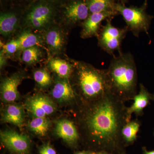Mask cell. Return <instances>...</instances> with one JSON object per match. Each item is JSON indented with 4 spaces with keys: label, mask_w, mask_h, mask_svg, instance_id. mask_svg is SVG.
Wrapping results in <instances>:
<instances>
[{
    "label": "cell",
    "mask_w": 154,
    "mask_h": 154,
    "mask_svg": "<svg viewBox=\"0 0 154 154\" xmlns=\"http://www.w3.org/2000/svg\"><path fill=\"white\" fill-rule=\"evenodd\" d=\"M110 93L124 103L137 94V73L133 56L130 53L113 57L106 69Z\"/></svg>",
    "instance_id": "obj_3"
},
{
    "label": "cell",
    "mask_w": 154,
    "mask_h": 154,
    "mask_svg": "<svg viewBox=\"0 0 154 154\" xmlns=\"http://www.w3.org/2000/svg\"><path fill=\"white\" fill-rule=\"evenodd\" d=\"M0 66H1V69H2L3 67L5 66L6 63V59H7V56L4 53L2 49L1 50V53H0Z\"/></svg>",
    "instance_id": "obj_28"
},
{
    "label": "cell",
    "mask_w": 154,
    "mask_h": 154,
    "mask_svg": "<svg viewBox=\"0 0 154 154\" xmlns=\"http://www.w3.org/2000/svg\"><path fill=\"white\" fill-rule=\"evenodd\" d=\"M57 8L45 0H36L28 5L22 17L25 28L44 33L54 24Z\"/></svg>",
    "instance_id": "obj_4"
},
{
    "label": "cell",
    "mask_w": 154,
    "mask_h": 154,
    "mask_svg": "<svg viewBox=\"0 0 154 154\" xmlns=\"http://www.w3.org/2000/svg\"><path fill=\"white\" fill-rule=\"evenodd\" d=\"M25 107L19 104H8L2 112V120L3 122L11 123L21 128L25 121Z\"/></svg>",
    "instance_id": "obj_16"
},
{
    "label": "cell",
    "mask_w": 154,
    "mask_h": 154,
    "mask_svg": "<svg viewBox=\"0 0 154 154\" xmlns=\"http://www.w3.org/2000/svg\"><path fill=\"white\" fill-rule=\"evenodd\" d=\"M92 154H111L110 153L108 152L105 151H99L97 152H93Z\"/></svg>",
    "instance_id": "obj_31"
},
{
    "label": "cell",
    "mask_w": 154,
    "mask_h": 154,
    "mask_svg": "<svg viewBox=\"0 0 154 154\" xmlns=\"http://www.w3.org/2000/svg\"><path fill=\"white\" fill-rule=\"evenodd\" d=\"M20 1L22 2L28 3V5H29L33 3V2H35L36 0H20Z\"/></svg>",
    "instance_id": "obj_33"
},
{
    "label": "cell",
    "mask_w": 154,
    "mask_h": 154,
    "mask_svg": "<svg viewBox=\"0 0 154 154\" xmlns=\"http://www.w3.org/2000/svg\"><path fill=\"white\" fill-rule=\"evenodd\" d=\"M47 66L51 71L62 79H69L74 69L73 60L71 62L58 57H50Z\"/></svg>",
    "instance_id": "obj_18"
},
{
    "label": "cell",
    "mask_w": 154,
    "mask_h": 154,
    "mask_svg": "<svg viewBox=\"0 0 154 154\" xmlns=\"http://www.w3.org/2000/svg\"><path fill=\"white\" fill-rule=\"evenodd\" d=\"M24 79L22 72H18L2 80L1 84V99L6 103H15L20 98L18 86Z\"/></svg>",
    "instance_id": "obj_13"
},
{
    "label": "cell",
    "mask_w": 154,
    "mask_h": 154,
    "mask_svg": "<svg viewBox=\"0 0 154 154\" xmlns=\"http://www.w3.org/2000/svg\"><path fill=\"white\" fill-rule=\"evenodd\" d=\"M73 62L71 84L81 104L95 102L110 92L106 69H99L83 61Z\"/></svg>",
    "instance_id": "obj_2"
},
{
    "label": "cell",
    "mask_w": 154,
    "mask_h": 154,
    "mask_svg": "<svg viewBox=\"0 0 154 154\" xmlns=\"http://www.w3.org/2000/svg\"><path fill=\"white\" fill-rule=\"evenodd\" d=\"M119 15L116 11H107L90 14L88 18L82 23L81 36L83 38L98 37L100 32L101 23L104 20L112 19Z\"/></svg>",
    "instance_id": "obj_12"
},
{
    "label": "cell",
    "mask_w": 154,
    "mask_h": 154,
    "mask_svg": "<svg viewBox=\"0 0 154 154\" xmlns=\"http://www.w3.org/2000/svg\"><path fill=\"white\" fill-rule=\"evenodd\" d=\"M106 20V25L102 27L97 37L98 44L102 50L113 57L116 51L121 53L122 43L128 30L126 27L123 28L114 27L111 24V19Z\"/></svg>",
    "instance_id": "obj_6"
},
{
    "label": "cell",
    "mask_w": 154,
    "mask_h": 154,
    "mask_svg": "<svg viewBox=\"0 0 154 154\" xmlns=\"http://www.w3.org/2000/svg\"><path fill=\"white\" fill-rule=\"evenodd\" d=\"M140 126V122L137 119L131 120L125 125L121 132L122 138L125 146L132 144L136 140Z\"/></svg>",
    "instance_id": "obj_20"
},
{
    "label": "cell",
    "mask_w": 154,
    "mask_h": 154,
    "mask_svg": "<svg viewBox=\"0 0 154 154\" xmlns=\"http://www.w3.org/2000/svg\"><path fill=\"white\" fill-rule=\"evenodd\" d=\"M45 1L58 9L66 4L70 0H45Z\"/></svg>",
    "instance_id": "obj_27"
},
{
    "label": "cell",
    "mask_w": 154,
    "mask_h": 154,
    "mask_svg": "<svg viewBox=\"0 0 154 154\" xmlns=\"http://www.w3.org/2000/svg\"><path fill=\"white\" fill-rule=\"evenodd\" d=\"M59 8L63 21L69 26L82 24L90 15L86 0H70Z\"/></svg>",
    "instance_id": "obj_7"
},
{
    "label": "cell",
    "mask_w": 154,
    "mask_h": 154,
    "mask_svg": "<svg viewBox=\"0 0 154 154\" xmlns=\"http://www.w3.org/2000/svg\"><path fill=\"white\" fill-rule=\"evenodd\" d=\"M90 14L116 11L115 0H86Z\"/></svg>",
    "instance_id": "obj_21"
},
{
    "label": "cell",
    "mask_w": 154,
    "mask_h": 154,
    "mask_svg": "<svg viewBox=\"0 0 154 154\" xmlns=\"http://www.w3.org/2000/svg\"><path fill=\"white\" fill-rule=\"evenodd\" d=\"M152 100L154 101V94H152Z\"/></svg>",
    "instance_id": "obj_34"
},
{
    "label": "cell",
    "mask_w": 154,
    "mask_h": 154,
    "mask_svg": "<svg viewBox=\"0 0 154 154\" xmlns=\"http://www.w3.org/2000/svg\"><path fill=\"white\" fill-rule=\"evenodd\" d=\"M39 154H57L54 149L48 143L43 145L39 149Z\"/></svg>",
    "instance_id": "obj_26"
},
{
    "label": "cell",
    "mask_w": 154,
    "mask_h": 154,
    "mask_svg": "<svg viewBox=\"0 0 154 154\" xmlns=\"http://www.w3.org/2000/svg\"><path fill=\"white\" fill-rule=\"evenodd\" d=\"M51 94L53 99L59 104H80L76 93L68 79H62L57 76Z\"/></svg>",
    "instance_id": "obj_9"
},
{
    "label": "cell",
    "mask_w": 154,
    "mask_h": 154,
    "mask_svg": "<svg viewBox=\"0 0 154 154\" xmlns=\"http://www.w3.org/2000/svg\"><path fill=\"white\" fill-rule=\"evenodd\" d=\"M148 0H144L140 7L131 6L116 2L115 10L121 15L126 24L128 31H131L134 36L138 37L141 32L148 33L152 20L153 17L147 13Z\"/></svg>",
    "instance_id": "obj_5"
},
{
    "label": "cell",
    "mask_w": 154,
    "mask_h": 154,
    "mask_svg": "<svg viewBox=\"0 0 154 154\" xmlns=\"http://www.w3.org/2000/svg\"><path fill=\"white\" fill-rule=\"evenodd\" d=\"M25 107L34 117H46L55 112L56 105L48 96L37 94L28 97Z\"/></svg>",
    "instance_id": "obj_8"
},
{
    "label": "cell",
    "mask_w": 154,
    "mask_h": 154,
    "mask_svg": "<svg viewBox=\"0 0 154 154\" xmlns=\"http://www.w3.org/2000/svg\"><path fill=\"white\" fill-rule=\"evenodd\" d=\"M153 135H154V132H153Z\"/></svg>",
    "instance_id": "obj_35"
},
{
    "label": "cell",
    "mask_w": 154,
    "mask_h": 154,
    "mask_svg": "<svg viewBox=\"0 0 154 154\" xmlns=\"http://www.w3.org/2000/svg\"><path fill=\"white\" fill-rule=\"evenodd\" d=\"M56 134L68 143L75 145L80 138L78 128L70 120L62 119L56 122L55 127Z\"/></svg>",
    "instance_id": "obj_14"
},
{
    "label": "cell",
    "mask_w": 154,
    "mask_h": 154,
    "mask_svg": "<svg viewBox=\"0 0 154 154\" xmlns=\"http://www.w3.org/2000/svg\"><path fill=\"white\" fill-rule=\"evenodd\" d=\"M20 43L19 51L42 45L43 41V35L39 33H34L33 30L25 28L17 37Z\"/></svg>",
    "instance_id": "obj_19"
},
{
    "label": "cell",
    "mask_w": 154,
    "mask_h": 154,
    "mask_svg": "<svg viewBox=\"0 0 154 154\" xmlns=\"http://www.w3.org/2000/svg\"><path fill=\"white\" fill-rule=\"evenodd\" d=\"M115 1H117L118 3H121L122 4L125 5L126 3L128 2L129 0H115Z\"/></svg>",
    "instance_id": "obj_32"
},
{
    "label": "cell",
    "mask_w": 154,
    "mask_h": 154,
    "mask_svg": "<svg viewBox=\"0 0 154 154\" xmlns=\"http://www.w3.org/2000/svg\"><path fill=\"white\" fill-rule=\"evenodd\" d=\"M79 106L78 128L87 141L98 151L125 154L121 132L128 121L124 102L109 92L95 102Z\"/></svg>",
    "instance_id": "obj_1"
},
{
    "label": "cell",
    "mask_w": 154,
    "mask_h": 154,
    "mask_svg": "<svg viewBox=\"0 0 154 154\" xmlns=\"http://www.w3.org/2000/svg\"><path fill=\"white\" fill-rule=\"evenodd\" d=\"M22 61L28 65L38 63L42 57V51L39 46H34L23 50Z\"/></svg>",
    "instance_id": "obj_23"
},
{
    "label": "cell",
    "mask_w": 154,
    "mask_h": 154,
    "mask_svg": "<svg viewBox=\"0 0 154 154\" xmlns=\"http://www.w3.org/2000/svg\"><path fill=\"white\" fill-rule=\"evenodd\" d=\"M43 34V41L51 56L59 55L63 52L66 45V37L60 26L54 24Z\"/></svg>",
    "instance_id": "obj_10"
},
{
    "label": "cell",
    "mask_w": 154,
    "mask_h": 154,
    "mask_svg": "<svg viewBox=\"0 0 154 154\" xmlns=\"http://www.w3.org/2000/svg\"><path fill=\"white\" fill-rule=\"evenodd\" d=\"M93 151H83L78 152L75 154H92Z\"/></svg>",
    "instance_id": "obj_30"
},
{
    "label": "cell",
    "mask_w": 154,
    "mask_h": 154,
    "mask_svg": "<svg viewBox=\"0 0 154 154\" xmlns=\"http://www.w3.org/2000/svg\"><path fill=\"white\" fill-rule=\"evenodd\" d=\"M0 135L2 143L10 150L19 154H26L30 150V141L27 136L11 130L1 131Z\"/></svg>",
    "instance_id": "obj_11"
},
{
    "label": "cell",
    "mask_w": 154,
    "mask_h": 154,
    "mask_svg": "<svg viewBox=\"0 0 154 154\" xmlns=\"http://www.w3.org/2000/svg\"><path fill=\"white\" fill-rule=\"evenodd\" d=\"M33 76L35 82L41 88H47L52 84V78L46 69H36L33 72Z\"/></svg>",
    "instance_id": "obj_24"
},
{
    "label": "cell",
    "mask_w": 154,
    "mask_h": 154,
    "mask_svg": "<svg viewBox=\"0 0 154 154\" xmlns=\"http://www.w3.org/2000/svg\"><path fill=\"white\" fill-rule=\"evenodd\" d=\"M21 18L14 11L1 12L0 15V32L4 37L12 36L19 28Z\"/></svg>",
    "instance_id": "obj_17"
},
{
    "label": "cell",
    "mask_w": 154,
    "mask_h": 154,
    "mask_svg": "<svg viewBox=\"0 0 154 154\" xmlns=\"http://www.w3.org/2000/svg\"><path fill=\"white\" fill-rule=\"evenodd\" d=\"M143 154H154V150L148 151L146 147L143 148Z\"/></svg>",
    "instance_id": "obj_29"
},
{
    "label": "cell",
    "mask_w": 154,
    "mask_h": 154,
    "mask_svg": "<svg viewBox=\"0 0 154 154\" xmlns=\"http://www.w3.org/2000/svg\"><path fill=\"white\" fill-rule=\"evenodd\" d=\"M152 94L149 93L143 84H140L139 92L134 98V103L131 107L127 108V116L128 121L131 120L133 113H134L137 116L143 115L144 109L152 100Z\"/></svg>",
    "instance_id": "obj_15"
},
{
    "label": "cell",
    "mask_w": 154,
    "mask_h": 154,
    "mask_svg": "<svg viewBox=\"0 0 154 154\" xmlns=\"http://www.w3.org/2000/svg\"><path fill=\"white\" fill-rule=\"evenodd\" d=\"M20 43L17 38L12 39L5 45H2V49L7 57L14 54L19 51Z\"/></svg>",
    "instance_id": "obj_25"
},
{
    "label": "cell",
    "mask_w": 154,
    "mask_h": 154,
    "mask_svg": "<svg viewBox=\"0 0 154 154\" xmlns=\"http://www.w3.org/2000/svg\"><path fill=\"white\" fill-rule=\"evenodd\" d=\"M51 122L47 117H34L28 124L29 129L37 135H45L50 127Z\"/></svg>",
    "instance_id": "obj_22"
}]
</instances>
